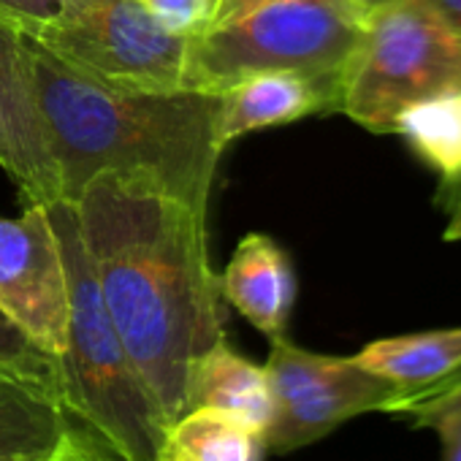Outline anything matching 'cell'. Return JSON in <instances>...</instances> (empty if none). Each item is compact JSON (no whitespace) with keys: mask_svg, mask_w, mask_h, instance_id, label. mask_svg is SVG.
Segmentation results:
<instances>
[{"mask_svg":"<svg viewBox=\"0 0 461 461\" xmlns=\"http://www.w3.org/2000/svg\"><path fill=\"white\" fill-rule=\"evenodd\" d=\"M461 85V39L431 0H377L337 85V112L388 136L396 117Z\"/></svg>","mask_w":461,"mask_h":461,"instance_id":"obj_5","label":"cell"},{"mask_svg":"<svg viewBox=\"0 0 461 461\" xmlns=\"http://www.w3.org/2000/svg\"><path fill=\"white\" fill-rule=\"evenodd\" d=\"M442 193L447 195L445 201V230H442V240L445 242H461V182L442 187Z\"/></svg>","mask_w":461,"mask_h":461,"instance_id":"obj_22","label":"cell"},{"mask_svg":"<svg viewBox=\"0 0 461 461\" xmlns=\"http://www.w3.org/2000/svg\"><path fill=\"white\" fill-rule=\"evenodd\" d=\"M0 168L31 203L63 198L36 101L28 36L6 20H0Z\"/></svg>","mask_w":461,"mask_h":461,"instance_id":"obj_9","label":"cell"},{"mask_svg":"<svg viewBox=\"0 0 461 461\" xmlns=\"http://www.w3.org/2000/svg\"><path fill=\"white\" fill-rule=\"evenodd\" d=\"M33 41L109 85L182 87L187 36L163 28L139 0H63L60 17Z\"/></svg>","mask_w":461,"mask_h":461,"instance_id":"obj_6","label":"cell"},{"mask_svg":"<svg viewBox=\"0 0 461 461\" xmlns=\"http://www.w3.org/2000/svg\"><path fill=\"white\" fill-rule=\"evenodd\" d=\"M74 206L114 329L171 426L190 410L198 361L225 339L206 214L114 174L87 182Z\"/></svg>","mask_w":461,"mask_h":461,"instance_id":"obj_1","label":"cell"},{"mask_svg":"<svg viewBox=\"0 0 461 461\" xmlns=\"http://www.w3.org/2000/svg\"><path fill=\"white\" fill-rule=\"evenodd\" d=\"M44 461H125L98 431L68 415V426Z\"/></svg>","mask_w":461,"mask_h":461,"instance_id":"obj_19","label":"cell"},{"mask_svg":"<svg viewBox=\"0 0 461 461\" xmlns=\"http://www.w3.org/2000/svg\"><path fill=\"white\" fill-rule=\"evenodd\" d=\"M158 461H190L187 456H182L179 450H174L171 445H163V453H160V458Z\"/></svg>","mask_w":461,"mask_h":461,"instance_id":"obj_26","label":"cell"},{"mask_svg":"<svg viewBox=\"0 0 461 461\" xmlns=\"http://www.w3.org/2000/svg\"><path fill=\"white\" fill-rule=\"evenodd\" d=\"M415 429H429L439 439V461H461V383L431 396L404 402L393 410Z\"/></svg>","mask_w":461,"mask_h":461,"instance_id":"obj_17","label":"cell"},{"mask_svg":"<svg viewBox=\"0 0 461 461\" xmlns=\"http://www.w3.org/2000/svg\"><path fill=\"white\" fill-rule=\"evenodd\" d=\"M353 358L372 375L396 385L399 402H404L442 383L461 366V326L383 337L364 345Z\"/></svg>","mask_w":461,"mask_h":461,"instance_id":"obj_12","label":"cell"},{"mask_svg":"<svg viewBox=\"0 0 461 461\" xmlns=\"http://www.w3.org/2000/svg\"><path fill=\"white\" fill-rule=\"evenodd\" d=\"M364 0H261L187 39L182 87L222 93L253 74L294 71L334 93L366 17Z\"/></svg>","mask_w":461,"mask_h":461,"instance_id":"obj_4","label":"cell"},{"mask_svg":"<svg viewBox=\"0 0 461 461\" xmlns=\"http://www.w3.org/2000/svg\"><path fill=\"white\" fill-rule=\"evenodd\" d=\"M458 383H461V366H458V369H456L453 375H447V377H445L442 383H437V385H431L429 391H423V393H418V396H410V399H404V402H412V399H423V396H431V393H437V391H442V388H450V385H458ZM404 402H399V404H404ZM399 404H396V407H399ZM396 407H393V410H396ZM391 415H393V412H391Z\"/></svg>","mask_w":461,"mask_h":461,"instance_id":"obj_25","label":"cell"},{"mask_svg":"<svg viewBox=\"0 0 461 461\" xmlns=\"http://www.w3.org/2000/svg\"><path fill=\"white\" fill-rule=\"evenodd\" d=\"M364 4H366V6H372V4H377V0H364Z\"/></svg>","mask_w":461,"mask_h":461,"instance_id":"obj_28","label":"cell"},{"mask_svg":"<svg viewBox=\"0 0 461 461\" xmlns=\"http://www.w3.org/2000/svg\"><path fill=\"white\" fill-rule=\"evenodd\" d=\"M68 426V410L52 391L0 372V461L47 456Z\"/></svg>","mask_w":461,"mask_h":461,"instance_id":"obj_14","label":"cell"},{"mask_svg":"<svg viewBox=\"0 0 461 461\" xmlns=\"http://www.w3.org/2000/svg\"><path fill=\"white\" fill-rule=\"evenodd\" d=\"M47 456H20V458H4V461H44Z\"/></svg>","mask_w":461,"mask_h":461,"instance_id":"obj_27","label":"cell"},{"mask_svg":"<svg viewBox=\"0 0 461 461\" xmlns=\"http://www.w3.org/2000/svg\"><path fill=\"white\" fill-rule=\"evenodd\" d=\"M63 12V0H0V20L17 25L25 36H39Z\"/></svg>","mask_w":461,"mask_h":461,"instance_id":"obj_21","label":"cell"},{"mask_svg":"<svg viewBox=\"0 0 461 461\" xmlns=\"http://www.w3.org/2000/svg\"><path fill=\"white\" fill-rule=\"evenodd\" d=\"M166 445L190 461H264L267 431L228 410L190 407L166 434Z\"/></svg>","mask_w":461,"mask_h":461,"instance_id":"obj_16","label":"cell"},{"mask_svg":"<svg viewBox=\"0 0 461 461\" xmlns=\"http://www.w3.org/2000/svg\"><path fill=\"white\" fill-rule=\"evenodd\" d=\"M68 277V334L58 356L63 404L71 418L98 431L125 461H158L168 420L133 366L82 242L77 206L47 203Z\"/></svg>","mask_w":461,"mask_h":461,"instance_id":"obj_3","label":"cell"},{"mask_svg":"<svg viewBox=\"0 0 461 461\" xmlns=\"http://www.w3.org/2000/svg\"><path fill=\"white\" fill-rule=\"evenodd\" d=\"M190 407H217L237 412L267 431L275 410L267 369L237 353L222 339L198 361L193 372Z\"/></svg>","mask_w":461,"mask_h":461,"instance_id":"obj_13","label":"cell"},{"mask_svg":"<svg viewBox=\"0 0 461 461\" xmlns=\"http://www.w3.org/2000/svg\"><path fill=\"white\" fill-rule=\"evenodd\" d=\"M36 101L63 198L101 174L144 179L206 214L222 147L220 93L139 90L101 82L28 36Z\"/></svg>","mask_w":461,"mask_h":461,"instance_id":"obj_2","label":"cell"},{"mask_svg":"<svg viewBox=\"0 0 461 461\" xmlns=\"http://www.w3.org/2000/svg\"><path fill=\"white\" fill-rule=\"evenodd\" d=\"M0 372L36 383L63 399L58 356L31 342L4 312H0Z\"/></svg>","mask_w":461,"mask_h":461,"instance_id":"obj_18","label":"cell"},{"mask_svg":"<svg viewBox=\"0 0 461 461\" xmlns=\"http://www.w3.org/2000/svg\"><path fill=\"white\" fill-rule=\"evenodd\" d=\"M431 6L447 20V25L458 33L461 39V0H431Z\"/></svg>","mask_w":461,"mask_h":461,"instance_id":"obj_24","label":"cell"},{"mask_svg":"<svg viewBox=\"0 0 461 461\" xmlns=\"http://www.w3.org/2000/svg\"><path fill=\"white\" fill-rule=\"evenodd\" d=\"M391 133L439 176L442 187L461 182V85L407 106Z\"/></svg>","mask_w":461,"mask_h":461,"instance_id":"obj_15","label":"cell"},{"mask_svg":"<svg viewBox=\"0 0 461 461\" xmlns=\"http://www.w3.org/2000/svg\"><path fill=\"white\" fill-rule=\"evenodd\" d=\"M296 291L299 283L291 256L261 230L240 240L220 275L222 302L234 307L256 331L269 337V342L288 337Z\"/></svg>","mask_w":461,"mask_h":461,"instance_id":"obj_10","label":"cell"},{"mask_svg":"<svg viewBox=\"0 0 461 461\" xmlns=\"http://www.w3.org/2000/svg\"><path fill=\"white\" fill-rule=\"evenodd\" d=\"M139 4L163 28L190 39L209 25L214 0H139Z\"/></svg>","mask_w":461,"mask_h":461,"instance_id":"obj_20","label":"cell"},{"mask_svg":"<svg viewBox=\"0 0 461 461\" xmlns=\"http://www.w3.org/2000/svg\"><path fill=\"white\" fill-rule=\"evenodd\" d=\"M264 369L275 402L267 426L272 453L307 447L358 415H391L399 402V388L364 369L353 356L315 353L288 337L272 339Z\"/></svg>","mask_w":461,"mask_h":461,"instance_id":"obj_7","label":"cell"},{"mask_svg":"<svg viewBox=\"0 0 461 461\" xmlns=\"http://www.w3.org/2000/svg\"><path fill=\"white\" fill-rule=\"evenodd\" d=\"M256 4H261V0H214L209 25L212 23H220V20H228V17H234V14H240V12H245V9H250Z\"/></svg>","mask_w":461,"mask_h":461,"instance_id":"obj_23","label":"cell"},{"mask_svg":"<svg viewBox=\"0 0 461 461\" xmlns=\"http://www.w3.org/2000/svg\"><path fill=\"white\" fill-rule=\"evenodd\" d=\"M321 112H334V93L294 71H267L240 79L220 93L217 144L225 147L253 131L288 125Z\"/></svg>","mask_w":461,"mask_h":461,"instance_id":"obj_11","label":"cell"},{"mask_svg":"<svg viewBox=\"0 0 461 461\" xmlns=\"http://www.w3.org/2000/svg\"><path fill=\"white\" fill-rule=\"evenodd\" d=\"M0 312L41 350L63 353L68 277L47 203L0 217Z\"/></svg>","mask_w":461,"mask_h":461,"instance_id":"obj_8","label":"cell"}]
</instances>
